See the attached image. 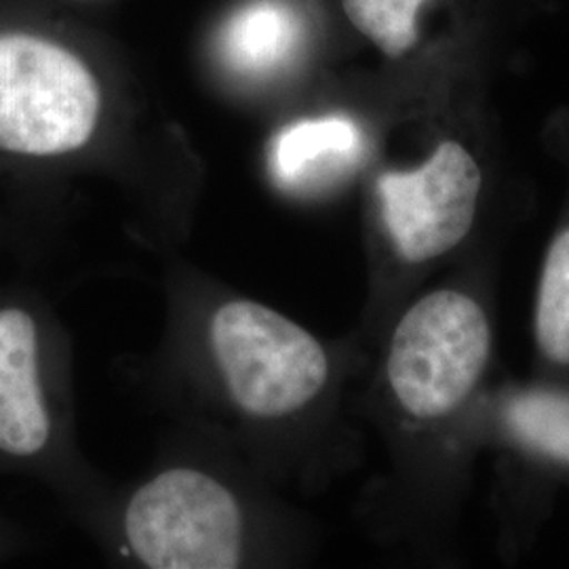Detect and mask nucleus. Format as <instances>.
Segmentation results:
<instances>
[{"label":"nucleus","mask_w":569,"mask_h":569,"mask_svg":"<svg viewBox=\"0 0 569 569\" xmlns=\"http://www.w3.org/2000/svg\"><path fill=\"white\" fill-rule=\"evenodd\" d=\"M209 348L232 403L256 420L298 413L329 380L323 345L300 323L253 300L216 308Z\"/></svg>","instance_id":"nucleus-1"},{"label":"nucleus","mask_w":569,"mask_h":569,"mask_svg":"<svg viewBox=\"0 0 569 569\" xmlns=\"http://www.w3.org/2000/svg\"><path fill=\"white\" fill-rule=\"evenodd\" d=\"M102 93L89 66L37 34L0 37V150L60 157L93 138Z\"/></svg>","instance_id":"nucleus-2"},{"label":"nucleus","mask_w":569,"mask_h":569,"mask_svg":"<svg viewBox=\"0 0 569 569\" xmlns=\"http://www.w3.org/2000/svg\"><path fill=\"white\" fill-rule=\"evenodd\" d=\"M489 352L483 306L456 289L432 291L407 310L390 336L388 387L411 418H448L481 382Z\"/></svg>","instance_id":"nucleus-3"},{"label":"nucleus","mask_w":569,"mask_h":569,"mask_svg":"<svg viewBox=\"0 0 569 569\" xmlns=\"http://www.w3.org/2000/svg\"><path fill=\"white\" fill-rule=\"evenodd\" d=\"M124 536L146 568L232 569L243 557V510L216 477L169 468L131 496Z\"/></svg>","instance_id":"nucleus-4"},{"label":"nucleus","mask_w":569,"mask_h":569,"mask_svg":"<svg viewBox=\"0 0 569 569\" xmlns=\"http://www.w3.org/2000/svg\"><path fill=\"white\" fill-rule=\"evenodd\" d=\"M481 167L462 143L441 142L425 163L378 180L388 239L409 264L446 256L475 222Z\"/></svg>","instance_id":"nucleus-5"},{"label":"nucleus","mask_w":569,"mask_h":569,"mask_svg":"<svg viewBox=\"0 0 569 569\" xmlns=\"http://www.w3.org/2000/svg\"><path fill=\"white\" fill-rule=\"evenodd\" d=\"M51 437L39 378V333L21 308L0 310V451L30 458Z\"/></svg>","instance_id":"nucleus-6"},{"label":"nucleus","mask_w":569,"mask_h":569,"mask_svg":"<svg viewBox=\"0 0 569 569\" xmlns=\"http://www.w3.org/2000/svg\"><path fill=\"white\" fill-rule=\"evenodd\" d=\"M359 131L342 117L300 121L283 129L272 148V171L284 186H302L348 163Z\"/></svg>","instance_id":"nucleus-7"},{"label":"nucleus","mask_w":569,"mask_h":569,"mask_svg":"<svg viewBox=\"0 0 569 569\" xmlns=\"http://www.w3.org/2000/svg\"><path fill=\"white\" fill-rule=\"evenodd\" d=\"M293 41L296 21L281 4L270 0L244 7L226 26V56L237 68L249 72L274 68Z\"/></svg>","instance_id":"nucleus-8"},{"label":"nucleus","mask_w":569,"mask_h":569,"mask_svg":"<svg viewBox=\"0 0 569 569\" xmlns=\"http://www.w3.org/2000/svg\"><path fill=\"white\" fill-rule=\"evenodd\" d=\"M533 326L540 352L557 366H569V228L550 243Z\"/></svg>","instance_id":"nucleus-9"},{"label":"nucleus","mask_w":569,"mask_h":569,"mask_svg":"<svg viewBox=\"0 0 569 569\" xmlns=\"http://www.w3.org/2000/svg\"><path fill=\"white\" fill-rule=\"evenodd\" d=\"M505 420L523 446L569 465V392H521L510 399Z\"/></svg>","instance_id":"nucleus-10"},{"label":"nucleus","mask_w":569,"mask_h":569,"mask_svg":"<svg viewBox=\"0 0 569 569\" xmlns=\"http://www.w3.org/2000/svg\"><path fill=\"white\" fill-rule=\"evenodd\" d=\"M352 26L388 58L407 53L418 39V13L425 0H342Z\"/></svg>","instance_id":"nucleus-11"}]
</instances>
